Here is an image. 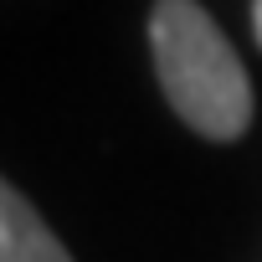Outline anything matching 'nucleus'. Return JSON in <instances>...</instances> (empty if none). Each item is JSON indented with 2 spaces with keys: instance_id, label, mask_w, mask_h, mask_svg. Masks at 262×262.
Wrapping results in <instances>:
<instances>
[{
  "instance_id": "1",
  "label": "nucleus",
  "mask_w": 262,
  "mask_h": 262,
  "mask_svg": "<svg viewBox=\"0 0 262 262\" xmlns=\"http://www.w3.org/2000/svg\"><path fill=\"white\" fill-rule=\"evenodd\" d=\"M149 52H155V77L180 123H190L211 144H231L247 134L252 77L201 0H155Z\"/></svg>"
},
{
  "instance_id": "2",
  "label": "nucleus",
  "mask_w": 262,
  "mask_h": 262,
  "mask_svg": "<svg viewBox=\"0 0 262 262\" xmlns=\"http://www.w3.org/2000/svg\"><path fill=\"white\" fill-rule=\"evenodd\" d=\"M0 262H72L41 211L0 175Z\"/></svg>"
},
{
  "instance_id": "3",
  "label": "nucleus",
  "mask_w": 262,
  "mask_h": 262,
  "mask_svg": "<svg viewBox=\"0 0 262 262\" xmlns=\"http://www.w3.org/2000/svg\"><path fill=\"white\" fill-rule=\"evenodd\" d=\"M252 36H257V47H262V0H252Z\"/></svg>"
}]
</instances>
